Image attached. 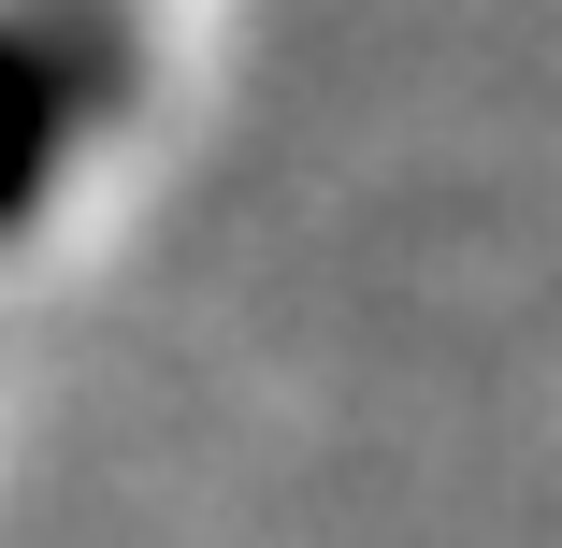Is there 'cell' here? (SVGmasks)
Masks as SVG:
<instances>
[{
    "instance_id": "obj_1",
    "label": "cell",
    "mask_w": 562,
    "mask_h": 548,
    "mask_svg": "<svg viewBox=\"0 0 562 548\" xmlns=\"http://www.w3.org/2000/svg\"><path fill=\"white\" fill-rule=\"evenodd\" d=\"M101 87H116V58H101L87 30L0 15V232L44 216V188L72 174V145H87V116H101Z\"/></svg>"
}]
</instances>
